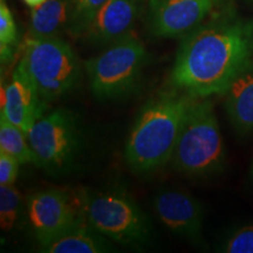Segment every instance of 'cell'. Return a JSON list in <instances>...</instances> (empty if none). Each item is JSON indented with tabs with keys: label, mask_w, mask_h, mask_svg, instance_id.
Wrapping results in <instances>:
<instances>
[{
	"label": "cell",
	"mask_w": 253,
	"mask_h": 253,
	"mask_svg": "<svg viewBox=\"0 0 253 253\" xmlns=\"http://www.w3.org/2000/svg\"><path fill=\"white\" fill-rule=\"evenodd\" d=\"M23 1L26 5L30 6V7L34 8V7H38V6H40L41 4H43L46 0H23Z\"/></svg>",
	"instance_id": "obj_22"
},
{
	"label": "cell",
	"mask_w": 253,
	"mask_h": 253,
	"mask_svg": "<svg viewBox=\"0 0 253 253\" xmlns=\"http://www.w3.org/2000/svg\"><path fill=\"white\" fill-rule=\"evenodd\" d=\"M224 143L213 106L207 97H195L186 112L171 161L192 177L218 171L224 163Z\"/></svg>",
	"instance_id": "obj_3"
},
{
	"label": "cell",
	"mask_w": 253,
	"mask_h": 253,
	"mask_svg": "<svg viewBox=\"0 0 253 253\" xmlns=\"http://www.w3.org/2000/svg\"><path fill=\"white\" fill-rule=\"evenodd\" d=\"M47 102L40 96L37 87L20 63L12 80L1 90V114L27 134L38 120L45 114Z\"/></svg>",
	"instance_id": "obj_10"
},
{
	"label": "cell",
	"mask_w": 253,
	"mask_h": 253,
	"mask_svg": "<svg viewBox=\"0 0 253 253\" xmlns=\"http://www.w3.org/2000/svg\"><path fill=\"white\" fill-rule=\"evenodd\" d=\"M26 214L32 235L40 246L84 219V192L46 189L31 194Z\"/></svg>",
	"instance_id": "obj_8"
},
{
	"label": "cell",
	"mask_w": 253,
	"mask_h": 253,
	"mask_svg": "<svg viewBox=\"0 0 253 253\" xmlns=\"http://www.w3.org/2000/svg\"><path fill=\"white\" fill-rule=\"evenodd\" d=\"M252 55L253 19L227 9L182 38L170 82L192 97L223 94L251 66Z\"/></svg>",
	"instance_id": "obj_1"
},
{
	"label": "cell",
	"mask_w": 253,
	"mask_h": 253,
	"mask_svg": "<svg viewBox=\"0 0 253 253\" xmlns=\"http://www.w3.org/2000/svg\"><path fill=\"white\" fill-rule=\"evenodd\" d=\"M225 108L240 132L253 130V66L244 69L225 91Z\"/></svg>",
	"instance_id": "obj_14"
},
{
	"label": "cell",
	"mask_w": 253,
	"mask_h": 253,
	"mask_svg": "<svg viewBox=\"0 0 253 253\" xmlns=\"http://www.w3.org/2000/svg\"><path fill=\"white\" fill-rule=\"evenodd\" d=\"M21 207L20 191L12 185H0V226L11 231L17 223Z\"/></svg>",
	"instance_id": "obj_18"
},
{
	"label": "cell",
	"mask_w": 253,
	"mask_h": 253,
	"mask_svg": "<svg viewBox=\"0 0 253 253\" xmlns=\"http://www.w3.org/2000/svg\"><path fill=\"white\" fill-rule=\"evenodd\" d=\"M137 13L136 0H107L81 38L90 45L108 46L130 33Z\"/></svg>",
	"instance_id": "obj_12"
},
{
	"label": "cell",
	"mask_w": 253,
	"mask_h": 253,
	"mask_svg": "<svg viewBox=\"0 0 253 253\" xmlns=\"http://www.w3.org/2000/svg\"><path fill=\"white\" fill-rule=\"evenodd\" d=\"M73 14V0H46L32 8L28 37H59L69 31Z\"/></svg>",
	"instance_id": "obj_15"
},
{
	"label": "cell",
	"mask_w": 253,
	"mask_h": 253,
	"mask_svg": "<svg viewBox=\"0 0 253 253\" xmlns=\"http://www.w3.org/2000/svg\"><path fill=\"white\" fill-rule=\"evenodd\" d=\"M0 150L18 158L21 164L33 163L37 166L36 154L32 150L27 134L4 115H0Z\"/></svg>",
	"instance_id": "obj_16"
},
{
	"label": "cell",
	"mask_w": 253,
	"mask_h": 253,
	"mask_svg": "<svg viewBox=\"0 0 253 253\" xmlns=\"http://www.w3.org/2000/svg\"><path fill=\"white\" fill-rule=\"evenodd\" d=\"M227 9V0H149L148 26L155 37L182 39Z\"/></svg>",
	"instance_id": "obj_9"
},
{
	"label": "cell",
	"mask_w": 253,
	"mask_h": 253,
	"mask_svg": "<svg viewBox=\"0 0 253 253\" xmlns=\"http://www.w3.org/2000/svg\"><path fill=\"white\" fill-rule=\"evenodd\" d=\"M84 210L93 229L119 244L141 246L151 239L150 221L128 195L84 192Z\"/></svg>",
	"instance_id": "obj_6"
},
{
	"label": "cell",
	"mask_w": 253,
	"mask_h": 253,
	"mask_svg": "<svg viewBox=\"0 0 253 253\" xmlns=\"http://www.w3.org/2000/svg\"><path fill=\"white\" fill-rule=\"evenodd\" d=\"M107 0H73V14L68 33L81 38L94 15Z\"/></svg>",
	"instance_id": "obj_19"
},
{
	"label": "cell",
	"mask_w": 253,
	"mask_h": 253,
	"mask_svg": "<svg viewBox=\"0 0 253 253\" xmlns=\"http://www.w3.org/2000/svg\"><path fill=\"white\" fill-rule=\"evenodd\" d=\"M147 50L135 34H126L84 63L91 93L97 100L125 96L134 89L143 71Z\"/></svg>",
	"instance_id": "obj_5"
},
{
	"label": "cell",
	"mask_w": 253,
	"mask_h": 253,
	"mask_svg": "<svg viewBox=\"0 0 253 253\" xmlns=\"http://www.w3.org/2000/svg\"><path fill=\"white\" fill-rule=\"evenodd\" d=\"M18 43V31L13 14L5 0H0V58L8 62L13 58V48Z\"/></svg>",
	"instance_id": "obj_17"
},
{
	"label": "cell",
	"mask_w": 253,
	"mask_h": 253,
	"mask_svg": "<svg viewBox=\"0 0 253 253\" xmlns=\"http://www.w3.org/2000/svg\"><path fill=\"white\" fill-rule=\"evenodd\" d=\"M20 161L0 150V185H12L17 181Z\"/></svg>",
	"instance_id": "obj_21"
},
{
	"label": "cell",
	"mask_w": 253,
	"mask_h": 253,
	"mask_svg": "<svg viewBox=\"0 0 253 253\" xmlns=\"http://www.w3.org/2000/svg\"><path fill=\"white\" fill-rule=\"evenodd\" d=\"M40 249L46 253H102L110 251L112 245L84 218Z\"/></svg>",
	"instance_id": "obj_13"
},
{
	"label": "cell",
	"mask_w": 253,
	"mask_h": 253,
	"mask_svg": "<svg viewBox=\"0 0 253 253\" xmlns=\"http://www.w3.org/2000/svg\"><path fill=\"white\" fill-rule=\"evenodd\" d=\"M19 63L46 102L68 94L81 78L78 55L60 37H27Z\"/></svg>",
	"instance_id": "obj_4"
},
{
	"label": "cell",
	"mask_w": 253,
	"mask_h": 253,
	"mask_svg": "<svg viewBox=\"0 0 253 253\" xmlns=\"http://www.w3.org/2000/svg\"><path fill=\"white\" fill-rule=\"evenodd\" d=\"M37 166L50 175L68 171L77 158L80 130L77 118L67 109H56L38 120L27 132Z\"/></svg>",
	"instance_id": "obj_7"
},
{
	"label": "cell",
	"mask_w": 253,
	"mask_h": 253,
	"mask_svg": "<svg viewBox=\"0 0 253 253\" xmlns=\"http://www.w3.org/2000/svg\"><path fill=\"white\" fill-rule=\"evenodd\" d=\"M153 205L157 218L168 230L191 240L199 239L203 212L192 196L178 190H162L155 196Z\"/></svg>",
	"instance_id": "obj_11"
},
{
	"label": "cell",
	"mask_w": 253,
	"mask_h": 253,
	"mask_svg": "<svg viewBox=\"0 0 253 253\" xmlns=\"http://www.w3.org/2000/svg\"><path fill=\"white\" fill-rule=\"evenodd\" d=\"M194 99L172 88L145 104L126 142V160L135 171H153L171 160L186 112Z\"/></svg>",
	"instance_id": "obj_2"
},
{
	"label": "cell",
	"mask_w": 253,
	"mask_h": 253,
	"mask_svg": "<svg viewBox=\"0 0 253 253\" xmlns=\"http://www.w3.org/2000/svg\"><path fill=\"white\" fill-rule=\"evenodd\" d=\"M224 251L230 253H253V225L236 231L227 239Z\"/></svg>",
	"instance_id": "obj_20"
}]
</instances>
